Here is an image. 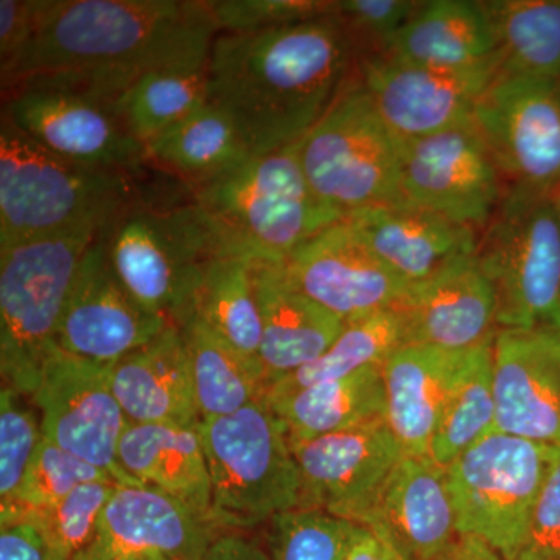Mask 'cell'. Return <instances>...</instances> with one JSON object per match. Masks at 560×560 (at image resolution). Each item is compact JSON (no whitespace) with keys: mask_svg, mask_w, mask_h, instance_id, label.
Returning <instances> with one entry per match:
<instances>
[{"mask_svg":"<svg viewBox=\"0 0 560 560\" xmlns=\"http://www.w3.org/2000/svg\"><path fill=\"white\" fill-rule=\"evenodd\" d=\"M219 33L198 0H39L3 92L65 91L114 108L145 73L208 65Z\"/></svg>","mask_w":560,"mask_h":560,"instance_id":"6da1fadb","label":"cell"},{"mask_svg":"<svg viewBox=\"0 0 560 560\" xmlns=\"http://www.w3.org/2000/svg\"><path fill=\"white\" fill-rule=\"evenodd\" d=\"M355 40L337 14L221 32L208 61V101L253 156L300 142L345 91Z\"/></svg>","mask_w":560,"mask_h":560,"instance_id":"7a4b0ae2","label":"cell"},{"mask_svg":"<svg viewBox=\"0 0 560 560\" xmlns=\"http://www.w3.org/2000/svg\"><path fill=\"white\" fill-rule=\"evenodd\" d=\"M135 205L130 173L62 160L2 116L0 248L60 235H101Z\"/></svg>","mask_w":560,"mask_h":560,"instance_id":"3957f363","label":"cell"},{"mask_svg":"<svg viewBox=\"0 0 560 560\" xmlns=\"http://www.w3.org/2000/svg\"><path fill=\"white\" fill-rule=\"evenodd\" d=\"M195 205L212 221L230 256L285 264L319 232L342 220L313 194L300 142L253 156L197 187Z\"/></svg>","mask_w":560,"mask_h":560,"instance_id":"277c9868","label":"cell"},{"mask_svg":"<svg viewBox=\"0 0 560 560\" xmlns=\"http://www.w3.org/2000/svg\"><path fill=\"white\" fill-rule=\"evenodd\" d=\"M210 488L213 522L243 530L302 508V480L289 430L267 399L234 415L198 423Z\"/></svg>","mask_w":560,"mask_h":560,"instance_id":"5b68a950","label":"cell"},{"mask_svg":"<svg viewBox=\"0 0 560 560\" xmlns=\"http://www.w3.org/2000/svg\"><path fill=\"white\" fill-rule=\"evenodd\" d=\"M106 250L128 293L151 313L183 327L210 261L230 256L200 206H131L105 234Z\"/></svg>","mask_w":560,"mask_h":560,"instance_id":"8992f818","label":"cell"},{"mask_svg":"<svg viewBox=\"0 0 560 560\" xmlns=\"http://www.w3.org/2000/svg\"><path fill=\"white\" fill-rule=\"evenodd\" d=\"M95 234L18 243L0 248V374L2 385L32 397L58 348L70 290Z\"/></svg>","mask_w":560,"mask_h":560,"instance_id":"52a82bcc","label":"cell"},{"mask_svg":"<svg viewBox=\"0 0 560 560\" xmlns=\"http://www.w3.org/2000/svg\"><path fill=\"white\" fill-rule=\"evenodd\" d=\"M475 254L495 293L499 330L560 334L558 194L504 191Z\"/></svg>","mask_w":560,"mask_h":560,"instance_id":"ba28073f","label":"cell"},{"mask_svg":"<svg viewBox=\"0 0 560 560\" xmlns=\"http://www.w3.org/2000/svg\"><path fill=\"white\" fill-rule=\"evenodd\" d=\"M308 186L346 219L407 201L400 186V142L363 84L345 88L323 119L300 140Z\"/></svg>","mask_w":560,"mask_h":560,"instance_id":"9c48e42d","label":"cell"},{"mask_svg":"<svg viewBox=\"0 0 560 560\" xmlns=\"http://www.w3.org/2000/svg\"><path fill=\"white\" fill-rule=\"evenodd\" d=\"M558 448L492 431L445 467L459 534L511 559L525 537Z\"/></svg>","mask_w":560,"mask_h":560,"instance_id":"30bf717a","label":"cell"},{"mask_svg":"<svg viewBox=\"0 0 560 560\" xmlns=\"http://www.w3.org/2000/svg\"><path fill=\"white\" fill-rule=\"evenodd\" d=\"M504 191L560 189V80L499 73L474 114ZM503 191V194H504Z\"/></svg>","mask_w":560,"mask_h":560,"instance_id":"8fae6325","label":"cell"},{"mask_svg":"<svg viewBox=\"0 0 560 560\" xmlns=\"http://www.w3.org/2000/svg\"><path fill=\"white\" fill-rule=\"evenodd\" d=\"M44 438L105 470L120 486H143L119 464L128 419L113 388V363H98L57 349L46 361L32 396Z\"/></svg>","mask_w":560,"mask_h":560,"instance_id":"7c38bea8","label":"cell"},{"mask_svg":"<svg viewBox=\"0 0 560 560\" xmlns=\"http://www.w3.org/2000/svg\"><path fill=\"white\" fill-rule=\"evenodd\" d=\"M399 142L405 200L471 230L488 226L504 189L475 120Z\"/></svg>","mask_w":560,"mask_h":560,"instance_id":"4fadbf2b","label":"cell"},{"mask_svg":"<svg viewBox=\"0 0 560 560\" xmlns=\"http://www.w3.org/2000/svg\"><path fill=\"white\" fill-rule=\"evenodd\" d=\"M499 73V51L463 69L430 68L378 54L364 58L361 84L390 132L411 140L474 120L478 102Z\"/></svg>","mask_w":560,"mask_h":560,"instance_id":"5bb4252c","label":"cell"},{"mask_svg":"<svg viewBox=\"0 0 560 560\" xmlns=\"http://www.w3.org/2000/svg\"><path fill=\"white\" fill-rule=\"evenodd\" d=\"M302 508L364 525L405 452L386 419L296 442Z\"/></svg>","mask_w":560,"mask_h":560,"instance_id":"9a60e30c","label":"cell"},{"mask_svg":"<svg viewBox=\"0 0 560 560\" xmlns=\"http://www.w3.org/2000/svg\"><path fill=\"white\" fill-rule=\"evenodd\" d=\"M2 116L50 153L84 167L131 173L145 160V147L128 131L116 109L83 95L13 91Z\"/></svg>","mask_w":560,"mask_h":560,"instance_id":"2e32d148","label":"cell"},{"mask_svg":"<svg viewBox=\"0 0 560 560\" xmlns=\"http://www.w3.org/2000/svg\"><path fill=\"white\" fill-rule=\"evenodd\" d=\"M98 235L84 254L58 330V348L81 359L114 363L153 341L168 320L143 308L110 265Z\"/></svg>","mask_w":560,"mask_h":560,"instance_id":"e0dca14e","label":"cell"},{"mask_svg":"<svg viewBox=\"0 0 560 560\" xmlns=\"http://www.w3.org/2000/svg\"><path fill=\"white\" fill-rule=\"evenodd\" d=\"M285 270L305 296L345 324L396 308L410 287L345 219L294 250Z\"/></svg>","mask_w":560,"mask_h":560,"instance_id":"ac0fdd59","label":"cell"},{"mask_svg":"<svg viewBox=\"0 0 560 560\" xmlns=\"http://www.w3.org/2000/svg\"><path fill=\"white\" fill-rule=\"evenodd\" d=\"M223 533L160 489L119 486L75 560H205L210 544Z\"/></svg>","mask_w":560,"mask_h":560,"instance_id":"d6986e66","label":"cell"},{"mask_svg":"<svg viewBox=\"0 0 560 560\" xmlns=\"http://www.w3.org/2000/svg\"><path fill=\"white\" fill-rule=\"evenodd\" d=\"M492 374L495 430L560 448V334L500 329Z\"/></svg>","mask_w":560,"mask_h":560,"instance_id":"ffe728a7","label":"cell"},{"mask_svg":"<svg viewBox=\"0 0 560 560\" xmlns=\"http://www.w3.org/2000/svg\"><path fill=\"white\" fill-rule=\"evenodd\" d=\"M475 253L460 254L408 287L396 305L405 346L469 350L493 341L499 331L495 293Z\"/></svg>","mask_w":560,"mask_h":560,"instance_id":"44dd1931","label":"cell"},{"mask_svg":"<svg viewBox=\"0 0 560 560\" xmlns=\"http://www.w3.org/2000/svg\"><path fill=\"white\" fill-rule=\"evenodd\" d=\"M404 560H436L460 536L445 467L405 455L366 523Z\"/></svg>","mask_w":560,"mask_h":560,"instance_id":"7402d4cb","label":"cell"},{"mask_svg":"<svg viewBox=\"0 0 560 560\" xmlns=\"http://www.w3.org/2000/svg\"><path fill=\"white\" fill-rule=\"evenodd\" d=\"M261 318L260 366L268 389L291 372L319 359L340 337L345 323L293 282L285 264L254 261Z\"/></svg>","mask_w":560,"mask_h":560,"instance_id":"603a6c76","label":"cell"},{"mask_svg":"<svg viewBox=\"0 0 560 560\" xmlns=\"http://www.w3.org/2000/svg\"><path fill=\"white\" fill-rule=\"evenodd\" d=\"M368 248L408 285L429 278L460 254L475 253V230L410 201L346 217Z\"/></svg>","mask_w":560,"mask_h":560,"instance_id":"cb8c5ba5","label":"cell"},{"mask_svg":"<svg viewBox=\"0 0 560 560\" xmlns=\"http://www.w3.org/2000/svg\"><path fill=\"white\" fill-rule=\"evenodd\" d=\"M475 349V348H474ZM469 350L404 346L385 366L386 422L405 455H430L431 441Z\"/></svg>","mask_w":560,"mask_h":560,"instance_id":"d4e9b609","label":"cell"},{"mask_svg":"<svg viewBox=\"0 0 560 560\" xmlns=\"http://www.w3.org/2000/svg\"><path fill=\"white\" fill-rule=\"evenodd\" d=\"M113 388L128 422L200 423L189 352L175 324L114 361Z\"/></svg>","mask_w":560,"mask_h":560,"instance_id":"484cf974","label":"cell"},{"mask_svg":"<svg viewBox=\"0 0 560 560\" xmlns=\"http://www.w3.org/2000/svg\"><path fill=\"white\" fill-rule=\"evenodd\" d=\"M119 464L139 485L162 490L217 526L198 425L130 422L121 434Z\"/></svg>","mask_w":560,"mask_h":560,"instance_id":"4316f807","label":"cell"},{"mask_svg":"<svg viewBox=\"0 0 560 560\" xmlns=\"http://www.w3.org/2000/svg\"><path fill=\"white\" fill-rule=\"evenodd\" d=\"M382 54L412 65L463 69L492 58L497 39L481 2L433 0L420 5Z\"/></svg>","mask_w":560,"mask_h":560,"instance_id":"83f0119b","label":"cell"},{"mask_svg":"<svg viewBox=\"0 0 560 560\" xmlns=\"http://www.w3.org/2000/svg\"><path fill=\"white\" fill-rule=\"evenodd\" d=\"M265 399L285 423L291 444L386 419L383 368L287 394H267Z\"/></svg>","mask_w":560,"mask_h":560,"instance_id":"f1b7e54d","label":"cell"},{"mask_svg":"<svg viewBox=\"0 0 560 560\" xmlns=\"http://www.w3.org/2000/svg\"><path fill=\"white\" fill-rule=\"evenodd\" d=\"M253 154L226 114L206 103L145 143V160L202 186L241 167Z\"/></svg>","mask_w":560,"mask_h":560,"instance_id":"f546056e","label":"cell"},{"mask_svg":"<svg viewBox=\"0 0 560 560\" xmlns=\"http://www.w3.org/2000/svg\"><path fill=\"white\" fill-rule=\"evenodd\" d=\"M191 316L201 319L217 337L264 375L254 260L242 256H220L210 261Z\"/></svg>","mask_w":560,"mask_h":560,"instance_id":"4dcf8cb0","label":"cell"},{"mask_svg":"<svg viewBox=\"0 0 560 560\" xmlns=\"http://www.w3.org/2000/svg\"><path fill=\"white\" fill-rule=\"evenodd\" d=\"M481 3L495 33L500 73L560 80V0Z\"/></svg>","mask_w":560,"mask_h":560,"instance_id":"1f68e13d","label":"cell"},{"mask_svg":"<svg viewBox=\"0 0 560 560\" xmlns=\"http://www.w3.org/2000/svg\"><path fill=\"white\" fill-rule=\"evenodd\" d=\"M179 329L189 352L200 420L234 415L267 397L264 375L201 319L190 316Z\"/></svg>","mask_w":560,"mask_h":560,"instance_id":"d6a6232c","label":"cell"},{"mask_svg":"<svg viewBox=\"0 0 560 560\" xmlns=\"http://www.w3.org/2000/svg\"><path fill=\"white\" fill-rule=\"evenodd\" d=\"M404 346L400 313L396 308L372 313L345 324L340 337L319 359L280 378L267 394H287L316 383L338 381L370 368H383Z\"/></svg>","mask_w":560,"mask_h":560,"instance_id":"836d02e7","label":"cell"},{"mask_svg":"<svg viewBox=\"0 0 560 560\" xmlns=\"http://www.w3.org/2000/svg\"><path fill=\"white\" fill-rule=\"evenodd\" d=\"M492 346L490 341L471 349L469 361L445 401L430 447L431 459L442 467L495 431Z\"/></svg>","mask_w":560,"mask_h":560,"instance_id":"e575fe53","label":"cell"},{"mask_svg":"<svg viewBox=\"0 0 560 560\" xmlns=\"http://www.w3.org/2000/svg\"><path fill=\"white\" fill-rule=\"evenodd\" d=\"M206 103H209L208 65L145 73L121 95L114 109L128 131L145 147Z\"/></svg>","mask_w":560,"mask_h":560,"instance_id":"d590c367","label":"cell"},{"mask_svg":"<svg viewBox=\"0 0 560 560\" xmlns=\"http://www.w3.org/2000/svg\"><path fill=\"white\" fill-rule=\"evenodd\" d=\"M119 486L116 482H88L57 504L25 512L21 522L36 526L46 547L47 560H75L90 545L102 512Z\"/></svg>","mask_w":560,"mask_h":560,"instance_id":"8d00e7d4","label":"cell"},{"mask_svg":"<svg viewBox=\"0 0 560 560\" xmlns=\"http://www.w3.org/2000/svg\"><path fill=\"white\" fill-rule=\"evenodd\" d=\"M357 523L319 508H298L270 521L271 560H342Z\"/></svg>","mask_w":560,"mask_h":560,"instance_id":"74e56055","label":"cell"},{"mask_svg":"<svg viewBox=\"0 0 560 560\" xmlns=\"http://www.w3.org/2000/svg\"><path fill=\"white\" fill-rule=\"evenodd\" d=\"M116 482L109 474L58 447L44 438L27 471L13 510L0 512V526L21 522L25 512L43 510L65 500L88 482Z\"/></svg>","mask_w":560,"mask_h":560,"instance_id":"f35d334b","label":"cell"},{"mask_svg":"<svg viewBox=\"0 0 560 560\" xmlns=\"http://www.w3.org/2000/svg\"><path fill=\"white\" fill-rule=\"evenodd\" d=\"M32 397L9 386L0 390V512L16 506L22 485L40 442L43 425L31 408Z\"/></svg>","mask_w":560,"mask_h":560,"instance_id":"ab89813d","label":"cell"},{"mask_svg":"<svg viewBox=\"0 0 560 560\" xmlns=\"http://www.w3.org/2000/svg\"><path fill=\"white\" fill-rule=\"evenodd\" d=\"M219 32H257L335 13V2L318 0H208Z\"/></svg>","mask_w":560,"mask_h":560,"instance_id":"60d3db41","label":"cell"},{"mask_svg":"<svg viewBox=\"0 0 560 560\" xmlns=\"http://www.w3.org/2000/svg\"><path fill=\"white\" fill-rule=\"evenodd\" d=\"M422 3L410 0H340L335 14L346 25L353 40H372L385 50L386 44L415 16Z\"/></svg>","mask_w":560,"mask_h":560,"instance_id":"b9f144b4","label":"cell"},{"mask_svg":"<svg viewBox=\"0 0 560 560\" xmlns=\"http://www.w3.org/2000/svg\"><path fill=\"white\" fill-rule=\"evenodd\" d=\"M508 560H560V448L525 537Z\"/></svg>","mask_w":560,"mask_h":560,"instance_id":"7bdbcfd3","label":"cell"},{"mask_svg":"<svg viewBox=\"0 0 560 560\" xmlns=\"http://www.w3.org/2000/svg\"><path fill=\"white\" fill-rule=\"evenodd\" d=\"M39 0H0V69L16 61L35 31Z\"/></svg>","mask_w":560,"mask_h":560,"instance_id":"ee69618b","label":"cell"},{"mask_svg":"<svg viewBox=\"0 0 560 560\" xmlns=\"http://www.w3.org/2000/svg\"><path fill=\"white\" fill-rule=\"evenodd\" d=\"M0 560H47L46 547L31 522L2 526Z\"/></svg>","mask_w":560,"mask_h":560,"instance_id":"f6af8a7d","label":"cell"},{"mask_svg":"<svg viewBox=\"0 0 560 560\" xmlns=\"http://www.w3.org/2000/svg\"><path fill=\"white\" fill-rule=\"evenodd\" d=\"M205 560H271L268 551L238 530H226L210 544Z\"/></svg>","mask_w":560,"mask_h":560,"instance_id":"bcb514c9","label":"cell"},{"mask_svg":"<svg viewBox=\"0 0 560 560\" xmlns=\"http://www.w3.org/2000/svg\"><path fill=\"white\" fill-rule=\"evenodd\" d=\"M342 560H404L399 552L368 526H357Z\"/></svg>","mask_w":560,"mask_h":560,"instance_id":"7dc6e473","label":"cell"},{"mask_svg":"<svg viewBox=\"0 0 560 560\" xmlns=\"http://www.w3.org/2000/svg\"><path fill=\"white\" fill-rule=\"evenodd\" d=\"M436 560H506L488 541L471 534H460L448 550Z\"/></svg>","mask_w":560,"mask_h":560,"instance_id":"c3c4849f","label":"cell"},{"mask_svg":"<svg viewBox=\"0 0 560 560\" xmlns=\"http://www.w3.org/2000/svg\"><path fill=\"white\" fill-rule=\"evenodd\" d=\"M145 560H186V559H178V558H164V556H154V558H149Z\"/></svg>","mask_w":560,"mask_h":560,"instance_id":"681fc988","label":"cell"},{"mask_svg":"<svg viewBox=\"0 0 560 560\" xmlns=\"http://www.w3.org/2000/svg\"><path fill=\"white\" fill-rule=\"evenodd\" d=\"M558 201H559V208H560V189L558 190Z\"/></svg>","mask_w":560,"mask_h":560,"instance_id":"f907efd6","label":"cell"},{"mask_svg":"<svg viewBox=\"0 0 560 560\" xmlns=\"http://www.w3.org/2000/svg\"><path fill=\"white\" fill-rule=\"evenodd\" d=\"M135 560H145V559H135Z\"/></svg>","mask_w":560,"mask_h":560,"instance_id":"816d5d0a","label":"cell"}]
</instances>
